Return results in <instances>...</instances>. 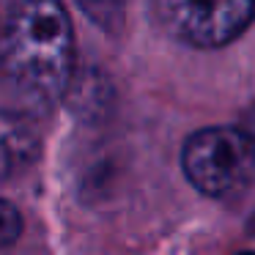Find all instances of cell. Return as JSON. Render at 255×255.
Wrapping results in <instances>:
<instances>
[{"mask_svg":"<svg viewBox=\"0 0 255 255\" xmlns=\"http://www.w3.org/2000/svg\"><path fill=\"white\" fill-rule=\"evenodd\" d=\"M74 28L61 0H8L0 30V74L14 94L50 107L69 88Z\"/></svg>","mask_w":255,"mask_h":255,"instance_id":"cell-1","label":"cell"},{"mask_svg":"<svg viewBox=\"0 0 255 255\" xmlns=\"http://www.w3.org/2000/svg\"><path fill=\"white\" fill-rule=\"evenodd\" d=\"M181 170L206 198H231L255 178V137L239 127H206L181 145Z\"/></svg>","mask_w":255,"mask_h":255,"instance_id":"cell-2","label":"cell"},{"mask_svg":"<svg viewBox=\"0 0 255 255\" xmlns=\"http://www.w3.org/2000/svg\"><path fill=\"white\" fill-rule=\"evenodd\" d=\"M173 39L195 50H220L255 22V0H156Z\"/></svg>","mask_w":255,"mask_h":255,"instance_id":"cell-3","label":"cell"},{"mask_svg":"<svg viewBox=\"0 0 255 255\" xmlns=\"http://www.w3.org/2000/svg\"><path fill=\"white\" fill-rule=\"evenodd\" d=\"M41 137L19 113L0 110V181L17 176L39 156Z\"/></svg>","mask_w":255,"mask_h":255,"instance_id":"cell-4","label":"cell"},{"mask_svg":"<svg viewBox=\"0 0 255 255\" xmlns=\"http://www.w3.org/2000/svg\"><path fill=\"white\" fill-rule=\"evenodd\" d=\"M77 8L107 33H118L127 19V6L129 0H74Z\"/></svg>","mask_w":255,"mask_h":255,"instance_id":"cell-5","label":"cell"},{"mask_svg":"<svg viewBox=\"0 0 255 255\" xmlns=\"http://www.w3.org/2000/svg\"><path fill=\"white\" fill-rule=\"evenodd\" d=\"M22 233V214L14 203L0 198V247L14 244Z\"/></svg>","mask_w":255,"mask_h":255,"instance_id":"cell-6","label":"cell"}]
</instances>
